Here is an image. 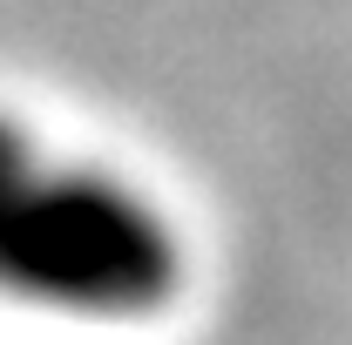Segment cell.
Listing matches in <instances>:
<instances>
[{
  "mask_svg": "<svg viewBox=\"0 0 352 345\" xmlns=\"http://www.w3.org/2000/svg\"><path fill=\"white\" fill-rule=\"evenodd\" d=\"M183 285V244L142 190L102 170H41L0 223V291L61 318H149Z\"/></svg>",
  "mask_w": 352,
  "mask_h": 345,
  "instance_id": "6da1fadb",
  "label": "cell"
},
{
  "mask_svg": "<svg viewBox=\"0 0 352 345\" xmlns=\"http://www.w3.org/2000/svg\"><path fill=\"white\" fill-rule=\"evenodd\" d=\"M28 176H34V142H28V129L14 115H0V223H7V210H14Z\"/></svg>",
  "mask_w": 352,
  "mask_h": 345,
  "instance_id": "7a4b0ae2",
  "label": "cell"
}]
</instances>
